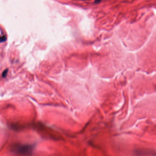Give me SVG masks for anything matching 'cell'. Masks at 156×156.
I'll return each mask as SVG.
<instances>
[{"label":"cell","instance_id":"obj_1","mask_svg":"<svg viewBox=\"0 0 156 156\" xmlns=\"http://www.w3.org/2000/svg\"><path fill=\"white\" fill-rule=\"evenodd\" d=\"M34 146L31 144H17L13 147L15 153L23 156H29L33 153Z\"/></svg>","mask_w":156,"mask_h":156},{"label":"cell","instance_id":"obj_2","mask_svg":"<svg viewBox=\"0 0 156 156\" xmlns=\"http://www.w3.org/2000/svg\"><path fill=\"white\" fill-rule=\"evenodd\" d=\"M101 1V0H95V3H99L100 1Z\"/></svg>","mask_w":156,"mask_h":156}]
</instances>
